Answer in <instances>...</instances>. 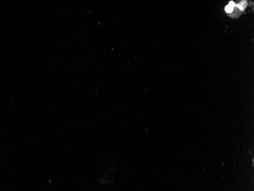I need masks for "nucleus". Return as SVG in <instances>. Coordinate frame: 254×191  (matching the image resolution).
Listing matches in <instances>:
<instances>
[{
  "label": "nucleus",
  "instance_id": "obj_1",
  "mask_svg": "<svg viewBox=\"0 0 254 191\" xmlns=\"http://www.w3.org/2000/svg\"><path fill=\"white\" fill-rule=\"evenodd\" d=\"M235 4H234V2H233V1H231V2H229V4H228V5H227L226 7H225V11H226V12L228 13V14H231V12H233V10H234V7H235Z\"/></svg>",
  "mask_w": 254,
  "mask_h": 191
},
{
  "label": "nucleus",
  "instance_id": "obj_2",
  "mask_svg": "<svg viewBox=\"0 0 254 191\" xmlns=\"http://www.w3.org/2000/svg\"><path fill=\"white\" fill-rule=\"evenodd\" d=\"M246 5H247V2H246V1H245V0H243V1H241V2H240V3L238 4V5H237L236 6L237 7V8L239 9L240 10V11H243V10L245 9V8L246 7Z\"/></svg>",
  "mask_w": 254,
  "mask_h": 191
}]
</instances>
